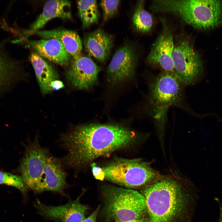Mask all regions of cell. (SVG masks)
<instances>
[{"mask_svg": "<svg viewBox=\"0 0 222 222\" xmlns=\"http://www.w3.org/2000/svg\"><path fill=\"white\" fill-rule=\"evenodd\" d=\"M136 138L132 131L118 124L80 125L61 136V145L67 154L60 160L63 166L79 169L97 158L132 145Z\"/></svg>", "mask_w": 222, "mask_h": 222, "instance_id": "1", "label": "cell"}, {"mask_svg": "<svg viewBox=\"0 0 222 222\" xmlns=\"http://www.w3.org/2000/svg\"><path fill=\"white\" fill-rule=\"evenodd\" d=\"M180 184L174 179L161 178L143 190L149 222H170L178 212L181 200Z\"/></svg>", "mask_w": 222, "mask_h": 222, "instance_id": "2", "label": "cell"}, {"mask_svg": "<svg viewBox=\"0 0 222 222\" xmlns=\"http://www.w3.org/2000/svg\"><path fill=\"white\" fill-rule=\"evenodd\" d=\"M182 84L174 73L164 71L150 84L148 102L158 127L164 126L169 108L180 105L183 97Z\"/></svg>", "mask_w": 222, "mask_h": 222, "instance_id": "3", "label": "cell"}, {"mask_svg": "<svg viewBox=\"0 0 222 222\" xmlns=\"http://www.w3.org/2000/svg\"><path fill=\"white\" fill-rule=\"evenodd\" d=\"M104 178L129 188L151 183L161 178L149 163L140 158H118L102 167Z\"/></svg>", "mask_w": 222, "mask_h": 222, "instance_id": "4", "label": "cell"}, {"mask_svg": "<svg viewBox=\"0 0 222 222\" xmlns=\"http://www.w3.org/2000/svg\"><path fill=\"white\" fill-rule=\"evenodd\" d=\"M104 195L105 212L115 222L142 218L147 211L144 196L137 191L109 186Z\"/></svg>", "mask_w": 222, "mask_h": 222, "instance_id": "5", "label": "cell"}, {"mask_svg": "<svg viewBox=\"0 0 222 222\" xmlns=\"http://www.w3.org/2000/svg\"><path fill=\"white\" fill-rule=\"evenodd\" d=\"M172 60L174 73L183 84H193L202 74L203 65L200 55L188 39L175 43Z\"/></svg>", "mask_w": 222, "mask_h": 222, "instance_id": "6", "label": "cell"}, {"mask_svg": "<svg viewBox=\"0 0 222 222\" xmlns=\"http://www.w3.org/2000/svg\"><path fill=\"white\" fill-rule=\"evenodd\" d=\"M49 154L40 145L38 136L25 146L19 171L27 187L35 193H39L45 161Z\"/></svg>", "mask_w": 222, "mask_h": 222, "instance_id": "7", "label": "cell"}, {"mask_svg": "<svg viewBox=\"0 0 222 222\" xmlns=\"http://www.w3.org/2000/svg\"><path fill=\"white\" fill-rule=\"evenodd\" d=\"M138 59L137 53L133 45L128 43L119 47L107 68L108 83L115 85L132 80L135 75Z\"/></svg>", "mask_w": 222, "mask_h": 222, "instance_id": "8", "label": "cell"}, {"mask_svg": "<svg viewBox=\"0 0 222 222\" xmlns=\"http://www.w3.org/2000/svg\"><path fill=\"white\" fill-rule=\"evenodd\" d=\"M80 198L56 206L47 205L36 199L33 205L39 214L47 220L56 222H81L85 218L88 208L80 202Z\"/></svg>", "mask_w": 222, "mask_h": 222, "instance_id": "9", "label": "cell"}, {"mask_svg": "<svg viewBox=\"0 0 222 222\" xmlns=\"http://www.w3.org/2000/svg\"><path fill=\"white\" fill-rule=\"evenodd\" d=\"M101 70L90 58L80 55L72 58L66 77L73 86L79 89H86L96 83Z\"/></svg>", "mask_w": 222, "mask_h": 222, "instance_id": "10", "label": "cell"}, {"mask_svg": "<svg viewBox=\"0 0 222 222\" xmlns=\"http://www.w3.org/2000/svg\"><path fill=\"white\" fill-rule=\"evenodd\" d=\"M162 32L152 44L147 57L149 64L174 73L172 55L175 43L172 33L165 23ZM175 74V73H174Z\"/></svg>", "mask_w": 222, "mask_h": 222, "instance_id": "11", "label": "cell"}, {"mask_svg": "<svg viewBox=\"0 0 222 222\" xmlns=\"http://www.w3.org/2000/svg\"><path fill=\"white\" fill-rule=\"evenodd\" d=\"M59 159L49 153L45 161L39 193L51 191L64 194L66 175Z\"/></svg>", "mask_w": 222, "mask_h": 222, "instance_id": "12", "label": "cell"}, {"mask_svg": "<svg viewBox=\"0 0 222 222\" xmlns=\"http://www.w3.org/2000/svg\"><path fill=\"white\" fill-rule=\"evenodd\" d=\"M28 44L40 56L56 64L68 65L71 56L59 40L54 39L30 40Z\"/></svg>", "mask_w": 222, "mask_h": 222, "instance_id": "13", "label": "cell"}, {"mask_svg": "<svg viewBox=\"0 0 222 222\" xmlns=\"http://www.w3.org/2000/svg\"><path fill=\"white\" fill-rule=\"evenodd\" d=\"M71 3L67 0H51L45 3L42 13L26 32V37L35 33L52 19L71 17Z\"/></svg>", "mask_w": 222, "mask_h": 222, "instance_id": "14", "label": "cell"}, {"mask_svg": "<svg viewBox=\"0 0 222 222\" xmlns=\"http://www.w3.org/2000/svg\"><path fill=\"white\" fill-rule=\"evenodd\" d=\"M84 43L85 51L90 56L103 62L108 59L113 47V37L99 29L87 35Z\"/></svg>", "mask_w": 222, "mask_h": 222, "instance_id": "15", "label": "cell"}, {"mask_svg": "<svg viewBox=\"0 0 222 222\" xmlns=\"http://www.w3.org/2000/svg\"><path fill=\"white\" fill-rule=\"evenodd\" d=\"M30 59L42 93H49L52 91L51 82L58 79L57 72L51 64L36 52L31 53Z\"/></svg>", "mask_w": 222, "mask_h": 222, "instance_id": "16", "label": "cell"}, {"mask_svg": "<svg viewBox=\"0 0 222 222\" xmlns=\"http://www.w3.org/2000/svg\"><path fill=\"white\" fill-rule=\"evenodd\" d=\"M35 33L44 39H54L59 40L72 58L77 57L81 55L82 42L79 35L74 31L54 29L39 31Z\"/></svg>", "mask_w": 222, "mask_h": 222, "instance_id": "17", "label": "cell"}, {"mask_svg": "<svg viewBox=\"0 0 222 222\" xmlns=\"http://www.w3.org/2000/svg\"><path fill=\"white\" fill-rule=\"evenodd\" d=\"M18 70L16 62L0 44V91L15 82Z\"/></svg>", "mask_w": 222, "mask_h": 222, "instance_id": "18", "label": "cell"}, {"mask_svg": "<svg viewBox=\"0 0 222 222\" xmlns=\"http://www.w3.org/2000/svg\"><path fill=\"white\" fill-rule=\"evenodd\" d=\"M79 16L84 28L98 22L99 14L96 0L77 1Z\"/></svg>", "mask_w": 222, "mask_h": 222, "instance_id": "19", "label": "cell"}, {"mask_svg": "<svg viewBox=\"0 0 222 222\" xmlns=\"http://www.w3.org/2000/svg\"><path fill=\"white\" fill-rule=\"evenodd\" d=\"M144 3L142 0L138 1L132 19L136 29L142 33L150 31L154 23L152 15L144 8Z\"/></svg>", "mask_w": 222, "mask_h": 222, "instance_id": "20", "label": "cell"}, {"mask_svg": "<svg viewBox=\"0 0 222 222\" xmlns=\"http://www.w3.org/2000/svg\"><path fill=\"white\" fill-rule=\"evenodd\" d=\"M2 184L14 187L23 195L25 196L27 195V187L21 176L0 171V184Z\"/></svg>", "mask_w": 222, "mask_h": 222, "instance_id": "21", "label": "cell"}, {"mask_svg": "<svg viewBox=\"0 0 222 222\" xmlns=\"http://www.w3.org/2000/svg\"><path fill=\"white\" fill-rule=\"evenodd\" d=\"M120 0H102L100 2L103 13V18L106 21L115 15L117 12Z\"/></svg>", "mask_w": 222, "mask_h": 222, "instance_id": "22", "label": "cell"}, {"mask_svg": "<svg viewBox=\"0 0 222 222\" xmlns=\"http://www.w3.org/2000/svg\"><path fill=\"white\" fill-rule=\"evenodd\" d=\"M91 166L93 175L96 179L101 180L105 179L102 167L97 166L94 163H92Z\"/></svg>", "mask_w": 222, "mask_h": 222, "instance_id": "23", "label": "cell"}, {"mask_svg": "<svg viewBox=\"0 0 222 222\" xmlns=\"http://www.w3.org/2000/svg\"><path fill=\"white\" fill-rule=\"evenodd\" d=\"M100 206H99L93 213L89 216L85 218L81 222H96L97 216L100 210Z\"/></svg>", "mask_w": 222, "mask_h": 222, "instance_id": "24", "label": "cell"}, {"mask_svg": "<svg viewBox=\"0 0 222 222\" xmlns=\"http://www.w3.org/2000/svg\"><path fill=\"white\" fill-rule=\"evenodd\" d=\"M51 87L52 90H58L63 88L64 85L62 81L56 80L51 82Z\"/></svg>", "mask_w": 222, "mask_h": 222, "instance_id": "25", "label": "cell"}, {"mask_svg": "<svg viewBox=\"0 0 222 222\" xmlns=\"http://www.w3.org/2000/svg\"><path fill=\"white\" fill-rule=\"evenodd\" d=\"M122 222H146V220L143 218H142L138 219L126 221Z\"/></svg>", "mask_w": 222, "mask_h": 222, "instance_id": "26", "label": "cell"}, {"mask_svg": "<svg viewBox=\"0 0 222 222\" xmlns=\"http://www.w3.org/2000/svg\"><path fill=\"white\" fill-rule=\"evenodd\" d=\"M217 222H222V218H219Z\"/></svg>", "mask_w": 222, "mask_h": 222, "instance_id": "27", "label": "cell"}]
</instances>
